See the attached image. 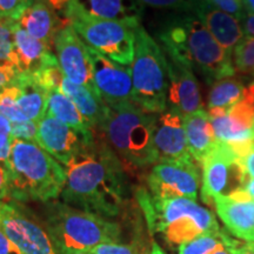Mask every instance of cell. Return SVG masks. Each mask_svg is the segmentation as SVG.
I'll list each match as a JSON object with an SVG mask.
<instances>
[{"instance_id":"obj_27","label":"cell","mask_w":254,"mask_h":254,"mask_svg":"<svg viewBox=\"0 0 254 254\" xmlns=\"http://www.w3.org/2000/svg\"><path fill=\"white\" fill-rule=\"evenodd\" d=\"M232 58L237 74L240 73L243 77H249L251 81L254 80V37H244L234 49Z\"/></svg>"},{"instance_id":"obj_36","label":"cell","mask_w":254,"mask_h":254,"mask_svg":"<svg viewBox=\"0 0 254 254\" xmlns=\"http://www.w3.org/2000/svg\"><path fill=\"white\" fill-rule=\"evenodd\" d=\"M222 243L231 254H254V243L233 238L222 232Z\"/></svg>"},{"instance_id":"obj_47","label":"cell","mask_w":254,"mask_h":254,"mask_svg":"<svg viewBox=\"0 0 254 254\" xmlns=\"http://www.w3.org/2000/svg\"><path fill=\"white\" fill-rule=\"evenodd\" d=\"M78 254H90V252H84V253H78Z\"/></svg>"},{"instance_id":"obj_44","label":"cell","mask_w":254,"mask_h":254,"mask_svg":"<svg viewBox=\"0 0 254 254\" xmlns=\"http://www.w3.org/2000/svg\"><path fill=\"white\" fill-rule=\"evenodd\" d=\"M244 6L247 13H253L254 14V0H243Z\"/></svg>"},{"instance_id":"obj_8","label":"cell","mask_w":254,"mask_h":254,"mask_svg":"<svg viewBox=\"0 0 254 254\" xmlns=\"http://www.w3.org/2000/svg\"><path fill=\"white\" fill-rule=\"evenodd\" d=\"M65 17L87 46L120 65L131 66L134 58V31L139 25L92 17L71 2Z\"/></svg>"},{"instance_id":"obj_38","label":"cell","mask_w":254,"mask_h":254,"mask_svg":"<svg viewBox=\"0 0 254 254\" xmlns=\"http://www.w3.org/2000/svg\"><path fill=\"white\" fill-rule=\"evenodd\" d=\"M9 199V179L6 165L0 164V200L5 201Z\"/></svg>"},{"instance_id":"obj_43","label":"cell","mask_w":254,"mask_h":254,"mask_svg":"<svg viewBox=\"0 0 254 254\" xmlns=\"http://www.w3.org/2000/svg\"><path fill=\"white\" fill-rule=\"evenodd\" d=\"M244 190H245L246 195L249 196L250 200H253L254 201V179H250L247 182L246 186L244 187Z\"/></svg>"},{"instance_id":"obj_26","label":"cell","mask_w":254,"mask_h":254,"mask_svg":"<svg viewBox=\"0 0 254 254\" xmlns=\"http://www.w3.org/2000/svg\"><path fill=\"white\" fill-rule=\"evenodd\" d=\"M246 85L240 78H224L214 81L208 92V109L231 110L245 95Z\"/></svg>"},{"instance_id":"obj_25","label":"cell","mask_w":254,"mask_h":254,"mask_svg":"<svg viewBox=\"0 0 254 254\" xmlns=\"http://www.w3.org/2000/svg\"><path fill=\"white\" fill-rule=\"evenodd\" d=\"M46 114L60 120L75 131L86 135H95V129L82 116L75 104L60 91L52 90L49 93V106Z\"/></svg>"},{"instance_id":"obj_15","label":"cell","mask_w":254,"mask_h":254,"mask_svg":"<svg viewBox=\"0 0 254 254\" xmlns=\"http://www.w3.org/2000/svg\"><path fill=\"white\" fill-rule=\"evenodd\" d=\"M95 138L97 135L82 134L49 114L38 123L37 144L64 166Z\"/></svg>"},{"instance_id":"obj_4","label":"cell","mask_w":254,"mask_h":254,"mask_svg":"<svg viewBox=\"0 0 254 254\" xmlns=\"http://www.w3.org/2000/svg\"><path fill=\"white\" fill-rule=\"evenodd\" d=\"M155 118L157 114L145 112L133 101L109 106L99 131L127 170H144L159 161L154 144Z\"/></svg>"},{"instance_id":"obj_5","label":"cell","mask_w":254,"mask_h":254,"mask_svg":"<svg viewBox=\"0 0 254 254\" xmlns=\"http://www.w3.org/2000/svg\"><path fill=\"white\" fill-rule=\"evenodd\" d=\"M136 200L151 233H160L171 245H183L209 232H219L214 214L187 198L158 199L148 190H136Z\"/></svg>"},{"instance_id":"obj_45","label":"cell","mask_w":254,"mask_h":254,"mask_svg":"<svg viewBox=\"0 0 254 254\" xmlns=\"http://www.w3.org/2000/svg\"><path fill=\"white\" fill-rule=\"evenodd\" d=\"M151 254H166L161 249L160 246L158 245L157 243H152V250H151Z\"/></svg>"},{"instance_id":"obj_10","label":"cell","mask_w":254,"mask_h":254,"mask_svg":"<svg viewBox=\"0 0 254 254\" xmlns=\"http://www.w3.org/2000/svg\"><path fill=\"white\" fill-rule=\"evenodd\" d=\"M0 228L23 254H59L45 225L23 205L0 200Z\"/></svg>"},{"instance_id":"obj_20","label":"cell","mask_w":254,"mask_h":254,"mask_svg":"<svg viewBox=\"0 0 254 254\" xmlns=\"http://www.w3.org/2000/svg\"><path fill=\"white\" fill-rule=\"evenodd\" d=\"M219 218L234 238L254 243V201L219 195L213 200Z\"/></svg>"},{"instance_id":"obj_11","label":"cell","mask_w":254,"mask_h":254,"mask_svg":"<svg viewBox=\"0 0 254 254\" xmlns=\"http://www.w3.org/2000/svg\"><path fill=\"white\" fill-rule=\"evenodd\" d=\"M200 176L195 161H159L147 176L148 192L158 199L196 200Z\"/></svg>"},{"instance_id":"obj_18","label":"cell","mask_w":254,"mask_h":254,"mask_svg":"<svg viewBox=\"0 0 254 254\" xmlns=\"http://www.w3.org/2000/svg\"><path fill=\"white\" fill-rule=\"evenodd\" d=\"M192 13L204 24L228 55L232 56L236 46L245 37L240 20L202 0H196Z\"/></svg>"},{"instance_id":"obj_21","label":"cell","mask_w":254,"mask_h":254,"mask_svg":"<svg viewBox=\"0 0 254 254\" xmlns=\"http://www.w3.org/2000/svg\"><path fill=\"white\" fill-rule=\"evenodd\" d=\"M20 26L30 36L52 47L57 33L69 23L62 18L43 0H34L19 19Z\"/></svg>"},{"instance_id":"obj_32","label":"cell","mask_w":254,"mask_h":254,"mask_svg":"<svg viewBox=\"0 0 254 254\" xmlns=\"http://www.w3.org/2000/svg\"><path fill=\"white\" fill-rule=\"evenodd\" d=\"M12 122L0 114V164L7 165L12 150Z\"/></svg>"},{"instance_id":"obj_28","label":"cell","mask_w":254,"mask_h":254,"mask_svg":"<svg viewBox=\"0 0 254 254\" xmlns=\"http://www.w3.org/2000/svg\"><path fill=\"white\" fill-rule=\"evenodd\" d=\"M222 232H209L179 246V254H212L222 244Z\"/></svg>"},{"instance_id":"obj_2","label":"cell","mask_w":254,"mask_h":254,"mask_svg":"<svg viewBox=\"0 0 254 254\" xmlns=\"http://www.w3.org/2000/svg\"><path fill=\"white\" fill-rule=\"evenodd\" d=\"M168 59L198 71L207 84L237 74L233 58L193 13L173 18L159 33Z\"/></svg>"},{"instance_id":"obj_24","label":"cell","mask_w":254,"mask_h":254,"mask_svg":"<svg viewBox=\"0 0 254 254\" xmlns=\"http://www.w3.org/2000/svg\"><path fill=\"white\" fill-rule=\"evenodd\" d=\"M19 94L17 106L28 122L39 123L46 116L49 106V93L32 75L21 74L18 80Z\"/></svg>"},{"instance_id":"obj_3","label":"cell","mask_w":254,"mask_h":254,"mask_svg":"<svg viewBox=\"0 0 254 254\" xmlns=\"http://www.w3.org/2000/svg\"><path fill=\"white\" fill-rule=\"evenodd\" d=\"M6 167L9 199L46 204L59 198L65 187V166L34 141L13 139Z\"/></svg>"},{"instance_id":"obj_19","label":"cell","mask_w":254,"mask_h":254,"mask_svg":"<svg viewBox=\"0 0 254 254\" xmlns=\"http://www.w3.org/2000/svg\"><path fill=\"white\" fill-rule=\"evenodd\" d=\"M13 36L17 67L23 74L36 77L45 68L58 64L51 47L30 36L18 20L13 25Z\"/></svg>"},{"instance_id":"obj_41","label":"cell","mask_w":254,"mask_h":254,"mask_svg":"<svg viewBox=\"0 0 254 254\" xmlns=\"http://www.w3.org/2000/svg\"><path fill=\"white\" fill-rule=\"evenodd\" d=\"M240 163L243 165L249 179H254V148L251 152H249L245 157L240 158Z\"/></svg>"},{"instance_id":"obj_33","label":"cell","mask_w":254,"mask_h":254,"mask_svg":"<svg viewBox=\"0 0 254 254\" xmlns=\"http://www.w3.org/2000/svg\"><path fill=\"white\" fill-rule=\"evenodd\" d=\"M196 1V0H195ZM202 1L207 2L213 7L221 9V11L226 12V13L236 17L240 23L246 15V9L244 6L243 0H202Z\"/></svg>"},{"instance_id":"obj_31","label":"cell","mask_w":254,"mask_h":254,"mask_svg":"<svg viewBox=\"0 0 254 254\" xmlns=\"http://www.w3.org/2000/svg\"><path fill=\"white\" fill-rule=\"evenodd\" d=\"M34 0H0V20H19Z\"/></svg>"},{"instance_id":"obj_1","label":"cell","mask_w":254,"mask_h":254,"mask_svg":"<svg viewBox=\"0 0 254 254\" xmlns=\"http://www.w3.org/2000/svg\"><path fill=\"white\" fill-rule=\"evenodd\" d=\"M65 168L63 202L106 219L118 217L128 195V183L122 160L105 138L97 136Z\"/></svg>"},{"instance_id":"obj_37","label":"cell","mask_w":254,"mask_h":254,"mask_svg":"<svg viewBox=\"0 0 254 254\" xmlns=\"http://www.w3.org/2000/svg\"><path fill=\"white\" fill-rule=\"evenodd\" d=\"M90 254H136L132 246L123 244H101L90 251Z\"/></svg>"},{"instance_id":"obj_14","label":"cell","mask_w":254,"mask_h":254,"mask_svg":"<svg viewBox=\"0 0 254 254\" xmlns=\"http://www.w3.org/2000/svg\"><path fill=\"white\" fill-rule=\"evenodd\" d=\"M39 81L46 90H57L65 94L75 104L78 110L93 126L94 129L99 131L101 128L109 112V106L103 100V98L98 97L88 88L74 84L66 78L59 65L51 66L41 72Z\"/></svg>"},{"instance_id":"obj_12","label":"cell","mask_w":254,"mask_h":254,"mask_svg":"<svg viewBox=\"0 0 254 254\" xmlns=\"http://www.w3.org/2000/svg\"><path fill=\"white\" fill-rule=\"evenodd\" d=\"M53 46L57 60L66 78L88 88L92 93L101 98L94 84L88 46L71 25H66L57 33Z\"/></svg>"},{"instance_id":"obj_46","label":"cell","mask_w":254,"mask_h":254,"mask_svg":"<svg viewBox=\"0 0 254 254\" xmlns=\"http://www.w3.org/2000/svg\"><path fill=\"white\" fill-rule=\"evenodd\" d=\"M212 254H231V252H230V251H228L227 247L225 246L224 244H222V245L220 247H218V249L215 250Z\"/></svg>"},{"instance_id":"obj_35","label":"cell","mask_w":254,"mask_h":254,"mask_svg":"<svg viewBox=\"0 0 254 254\" xmlns=\"http://www.w3.org/2000/svg\"><path fill=\"white\" fill-rule=\"evenodd\" d=\"M21 74L23 73L19 71L14 64L0 62V91L17 84Z\"/></svg>"},{"instance_id":"obj_13","label":"cell","mask_w":254,"mask_h":254,"mask_svg":"<svg viewBox=\"0 0 254 254\" xmlns=\"http://www.w3.org/2000/svg\"><path fill=\"white\" fill-rule=\"evenodd\" d=\"M93 79L97 90L107 106L132 101L131 66L120 65L88 46Z\"/></svg>"},{"instance_id":"obj_22","label":"cell","mask_w":254,"mask_h":254,"mask_svg":"<svg viewBox=\"0 0 254 254\" xmlns=\"http://www.w3.org/2000/svg\"><path fill=\"white\" fill-rule=\"evenodd\" d=\"M184 124L190 157L195 163L201 164L218 144L208 112L201 109L189 114L184 118Z\"/></svg>"},{"instance_id":"obj_34","label":"cell","mask_w":254,"mask_h":254,"mask_svg":"<svg viewBox=\"0 0 254 254\" xmlns=\"http://www.w3.org/2000/svg\"><path fill=\"white\" fill-rule=\"evenodd\" d=\"M38 134V123L25 122V123H12V139L19 140L34 141L37 142Z\"/></svg>"},{"instance_id":"obj_40","label":"cell","mask_w":254,"mask_h":254,"mask_svg":"<svg viewBox=\"0 0 254 254\" xmlns=\"http://www.w3.org/2000/svg\"><path fill=\"white\" fill-rule=\"evenodd\" d=\"M43 1H45L59 17L63 15V18L66 20V11H67L71 0H43Z\"/></svg>"},{"instance_id":"obj_39","label":"cell","mask_w":254,"mask_h":254,"mask_svg":"<svg viewBox=\"0 0 254 254\" xmlns=\"http://www.w3.org/2000/svg\"><path fill=\"white\" fill-rule=\"evenodd\" d=\"M0 254H23L19 247L9 240L1 228H0Z\"/></svg>"},{"instance_id":"obj_30","label":"cell","mask_w":254,"mask_h":254,"mask_svg":"<svg viewBox=\"0 0 254 254\" xmlns=\"http://www.w3.org/2000/svg\"><path fill=\"white\" fill-rule=\"evenodd\" d=\"M141 7L172 9L182 13H192L195 0H135Z\"/></svg>"},{"instance_id":"obj_16","label":"cell","mask_w":254,"mask_h":254,"mask_svg":"<svg viewBox=\"0 0 254 254\" xmlns=\"http://www.w3.org/2000/svg\"><path fill=\"white\" fill-rule=\"evenodd\" d=\"M184 118L185 117L179 111L171 106H167L163 113L157 114L154 144L159 161L194 160L187 146Z\"/></svg>"},{"instance_id":"obj_29","label":"cell","mask_w":254,"mask_h":254,"mask_svg":"<svg viewBox=\"0 0 254 254\" xmlns=\"http://www.w3.org/2000/svg\"><path fill=\"white\" fill-rule=\"evenodd\" d=\"M17 20H0V62L12 63L17 66L14 52L13 25Z\"/></svg>"},{"instance_id":"obj_9","label":"cell","mask_w":254,"mask_h":254,"mask_svg":"<svg viewBox=\"0 0 254 254\" xmlns=\"http://www.w3.org/2000/svg\"><path fill=\"white\" fill-rule=\"evenodd\" d=\"M201 198L212 204L219 195L231 196L243 190L249 182L240 158L230 146L218 142L213 151L201 161Z\"/></svg>"},{"instance_id":"obj_17","label":"cell","mask_w":254,"mask_h":254,"mask_svg":"<svg viewBox=\"0 0 254 254\" xmlns=\"http://www.w3.org/2000/svg\"><path fill=\"white\" fill-rule=\"evenodd\" d=\"M167 65L170 80L167 94L168 106L177 109L184 117L204 109L194 71L186 65L168 58Z\"/></svg>"},{"instance_id":"obj_42","label":"cell","mask_w":254,"mask_h":254,"mask_svg":"<svg viewBox=\"0 0 254 254\" xmlns=\"http://www.w3.org/2000/svg\"><path fill=\"white\" fill-rule=\"evenodd\" d=\"M241 26H243L244 33L245 36L254 37V14L253 13H247L245 18L241 21Z\"/></svg>"},{"instance_id":"obj_6","label":"cell","mask_w":254,"mask_h":254,"mask_svg":"<svg viewBox=\"0 0 254 254\" xmlns=\"http://www.w3.org/2000/svg\"><path fill=\"white\" fill-rule=\"evenodd\" d=\"M44 224L59 254L90 252L101 244L119 243V224L72 207L65 202H46Z\"/></svg>"},{"instance_id":"obj_7","label":"cell","mask_w":254,"mask_h":254,"mask_svg":"<svg viewBox=\"0 0 254 254\" xmlns=\"http://www.w3.org/2000/svg\"><path fill=\"white\" fill-rule=\"evenodd\" d=\"M132 101L145 112L167 109L168 65L160 44L140 24L134 31V58L131 64Z\"/></svg>"},{"instance_id":"obj_23","label":"cell","mask_w":254,"mask_h":254,"mask_svg":"<svg viewBox=\"0 0 254 254\" xmlns=\"http://www.w3.org/2000/svg\"><path fill=\"white\" fill-rule=\"evenodd\" d=\"M71 4L95 18L141 24L142 7L135 0H71Z\"/></svg>"}]
</instances>
